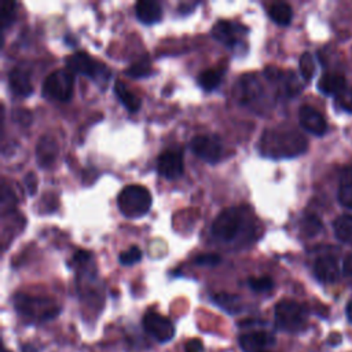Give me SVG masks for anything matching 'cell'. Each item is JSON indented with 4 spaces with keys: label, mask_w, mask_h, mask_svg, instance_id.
Here are the masks:
<instances>
[{
    "label": "cell",
    "mask_w": 352,
    "mask_h": 352,
    "mask_svg": "<svg viewBox=\"0 0 352 352\" xmlns=\"http://www.w3.org/2000/svg\"><path fill=\"white\" fill-rule=\"evenodd\" d=\"M263 156L270 159H292L303 154L307 148V139L296 130L273 128L263 133L259 144Z\"/></svg>",
    "instance_id": "obj_1"
},
{
    "label": "cell",
    "mask_w": 352,
    "mask_h": 352,
    "mask_svg": "<svg viewBox=\"0 0 352 352\" xmlns=\"http://www.w3.org/2000/svg\"><path fill=\"white\" fill-rule=\"evenodd\" d=\"M13 303L18 314L32 321H51L57 318L61 312V307L57 304V301L49 297H38L25 293H18L14 296Z\"/></svg>",
    "instance_id": "obj_2"
},
{
    "label": "cell",
    "mask_w": 352,
    "mask_h": 352,
    "mask_svg": "<svg viewBox=\"0 0 352 352\" xmlns=\"http://www.w3.org/2000/svg\"><path fill=\"white\" fill-rule=\"evenodd\" d=\"M153 198L150 191L139 185H131L124 187L117 197L119 211L128 219L142 217L152 208Z\"/></svg>",
    "instance_id": "obj_3"
},
{
    "label": "cell",
    "mask_w": 352,
    "mask_h": 352,
    "mask_svg": "<svg viewBox=\"0 0 352 352\" xmlns=\"http://www.w3.org/2000/svg\"><path fill=\"white\" fill-rule=\"evenodd\" d=\"M275 326L288 333H299L307 325L308 312L304 306L293 300H282L275 306Z\"/></svg>",
    "instance_id": "obj_4"
},
{
    "label": "cell",
    "mask_w": 352,
    "mask_h": 352,
    "mask_svg": "<svg viewBox=\"0 0 352 352\" xmlns=\"http://www.w3.org/2000/svg\"><path fill=\"white\" fill-rule=\"evenodd\" d=\"M75 77L68 69H58L47 76L43 83V94L51 99L68 102L73 95Z\"/></svg>",
    "instance_id": "obj_5"
},
{
    "label": "cell",
    "mask_w": 352,
    "mask_h": 352,
    "mask_svg": "<svg viewBox=\"0 0 352 352\" xmlns=\"http://www.w3.org/2000/svg\"><path fill=\"white\" fill-rule=\"evenodd\" d=\"M241 228V215L236 208L221 211L212 223V236L220 241H232L239 236Z\"/></svg>",
    "instance_id": "obj_6"
},
{
    "label": "cell",
    "mask_w": 352,
    "mask_h": 352,
    "mask_svg": "<svg viewBox=\"0 0 352 352\" xmlns=\"http://www.w3.org/2000/svg\"><path fill=\"white\" fill-rule=\"evenodd\" d=\"M191 152L201 160L209 164H216L221 159L223 146L215 135H198L190 142Z\"/></svg>",
    "instance_id": "obj_7"
},
{
    "label": "cell",
    "mask_w": 352,
    "mask_h": 352,
    "mask_svg": "<svg viewBox=\"0 0 352 352\" xmlns=\"http://www.w3.org/2000/svg\"><path fill=\"white\" fill-rule=\"evenodd\" d=\"M144 329L159 342H168L175 336V326L167 316L149 311L144 316Z\"/></svg>",
    "instance_id": "obj_8"
},
{
    "label": "cell",
    "mask_w": 352,
    "mask_h": 352,
    "mask_svg": "<svg viewBox=\"0 0 352 352\" xmlns=\"http://www.w3.org/2000/svg\"><path fill=\"white\" fill-rule=\"evenodd\" d=\"M66 69L73 72V73H77V75H83V76H87V77H91V79H100L103 77L102 72H107L106 68L96 62L95 59H92L87 53L84 51H77L72 55H69L66 58Z\"/></svg>",
    "instance_id": "obj_9"
},
{
    "label": "cell",
    "mask_w": 352,
    "mask_h": 352,
    "mask_svg": "<svg viewBox=\"0 0 352 352\" xmlns=\"http://www.w3.org/2000/svg\"><path fill=\"white\" fill-rule=\"evenodd\" d=\"M299 120L300 126L310 134L322 137L327 131V123L325 117L312 106L304 105L299 110Z\"/></svg>",
    "instance_id": "obj_10"
},
{
    "label": "cell",
    "mask_w": 352,
    "mask_h": 352,
    "mask_svg": "<svg viewBox=\"0 0 352 352\" xmlns=\"http://www.w3.org/2000/svg\"><path fill=\"white\" fill-rule=\"evenodd\" d=\"M239 341L244 352H267L277 344V338L271 333L262 330L243 334Z\"/></svg>",
    "instance_id": "obj_11"
},
{
    "label": "cell",
    "mask_w": 352,
    "mask_h": 352,
    "mask_svg": "<svg viewBox=\"0 0 352 352\" xmlns=\"http://www.w3.org/2000/svg\"><path fill=\"white\" fill-rule=\"evenodd\" d=\"M157 172L167 179H176L183 174V154L179 150H167L157 160Z\"/></svg>",
    "instance_id": "obj_12"
},
{
    "label": "cell",
    "mask_w": 352,
    "mask_h": 352,
    "mask_svg": "<svg viewBox=\"0 0 352 352\" xmlns=\"http://www.w3.org/2000/svg\"><path fill=\"white\" fill-rule=\"evenodd\" d=\"M243 32V27L227 23V21H217L212 28V36L221 43L223 46L232 49L239 44V33Z\"/></svg>",
    "instance_id": "obj_13"
},
{
    "label": "cell",
    "mask_w": 352,
    "mask_h": 352,
    "mask_svg": "<svg viewBox=\"0 0 352 352\" xmlns=\"http://www.w3.org/2000/svg\"><path fill=\"white\" fill-rule=\"evenodd\" d=\"M58 144L51 135H44L39 139L36 145V161L39 167L49 168L50 165H53L58 157Z\"/></svg>",
    "instance_id": "obj_14"
},
{
    "label": "cell",
    "mask_w": 352,
    "mask_h": 352,
    "mask_svg": "<svg viewBox=\"0 0 352 352\" xmlns=\"http://www.w3.org/2000/svg\"><path fill=\"white\" fill-rule=\"evenodd\" d=\"M315 278L322 284H333L338 280L340 270L337 260L333 256H321L314 265Z\"/></svg>",
    "instance_id": "obj_15"
},
{
    "label": "cell",
    "mask_w": 352,
    "mask_h": 352,
    "mask_svg": "<svg viewBox=\"0 0 352 352\" xmlns=\"http://www.w3.org/2000/svg\"><path fill=\"white\" fill-rule=\"evenodd\" d=\"M135 14L142 24L152 25L161 21L163 9L154 0H139L135 5Z\"/></svg>",
    "instance_id": "obj_16"
},
{
    "label": "cell",
    "mask_w": 352,
    "mask_h": 352,
    "mask_svg": "<svg viewBox=\"0 0 352 352\" xmlns=\"http://www.w3.org/2000/svg\"><path fill=\"white\" fill-rule=\"evenodd\" d=\"M9 85L12 92L18 96H29L33 92L31 77L21 68H16L9 73Z\"/></svg>",
    "instance_id": "obj_17"
},
{
    "label": "cell",
    "mask_w": 352,
    "mask_h": 352,
    "mask_svg": "<svg viewBox=\"0 0 352 352\" xmlns=\"http://www.w3.org/2000/svg\"><path fill=\"white\" fill-rule=\"evenodd\" d=\"M347 88V81L341 75L325 73L318 81V90L326 95L338 96Z\"/></svg>",
    "instance_id": "obj_18"
},
{
    "label": "cell",
    "mask_w": 352,
    "mask_h": 352,
    "mask_svg": "<svg viewBox=\"0 0 352 352\" xmlns=\"http://www.w3.org/2000/svg\"><path fill=\"white\" fill-rule=\"evenodd\" d=\"M212 301L230 315H237L243 311V300L237 295L216 293L212 296Z\"/></svg>",
    "instance_id": "obj_19"
},
{
    "label": "cell",
    "mask_w": 352,
    "mask_h": 352,
    "mask_svg": "<svg viewBox=\"0 0 352 352\" xmlns=\"http://www.w3.org/2000/svg\"><path fill=\"white\" fill-rule=\"evenodd\" d=\"M114 94L119 98V100L122 102V105L128 110V111H138L141 107V99L131 92L127 85L122 81V80H117L114 83Z\"/></svg>",
    "instance_id": "obj_20"
},
{
    "label": "cell",
    "mask_w": 352,
    "mask_h": 352,
    "mask_svg": "<svg viewBox=\"0 0 352 352\" xmlns=\"http://www.w3.org/2000/svg\"><path fill=\"white\" fill-rule=\"evenodd\" d=\"M338 201L342 206L352 209V168H344L341 172Z\"/></svg>",
    "instance_id": "obj_21"
},
{
    "label": "cell",
    "mask_w": 352,
    "mask_h": 352,
    "mask_svg": "<svg viewBox=\"0 0 352 352\" xmlns=\"http://www.w3.org/2000/svg\"><path fill=\"white\" fill-rule=\"evenodd\" d=\"M334 234L341 243H352V215H341L333 223Z\"/></svg>",
    "instance_id": "obj_22"
},
{
    "label": "cell",
    "mask_w": 352,
    "mask_h": 352,
    "mask_svg": "<svg viewBox=\"0 0 352 352\" xmlns=\"http://www.w3.org/2000/svg\"><path fill=\"white\" fill-rule=\"evenodd\" d=\"M269 16L275 24L286 27L293 18V12L288 3H274L269 10Z\"/></svg>",
    "instance_id": "obj_23"
},
{
    "label": "cell",
    "mask_w": 352,
    "mask_h": 352,
    "mask_svg": "<svg viewBox=\"0 0 352 352\" xmlns=\"http://www.w3.org/2000/svg\"><path fill=\"white\" fill-rule=\"evenodd\" d=\"M197 81H198V84L202 90L213 91L221 83V73L217 72V70L208 69V70H204L198 75Z\"/></svg>",
    "instance_id": "obj_24"
},
{
    "label": "cell",
    "mask_w": 352,
    "mask_h": 352,
    "mask_svg": "<svg viewBox=\"0 0 352 352\" xmlns=\"http://www.w3.org/2000/svg\"><path fill=\"white\" fill-rule=\"evenodd\" d=\"M299 66H300L301 77H303L306 81H311L312 77H314V75H315V72H316V66H315L314 57H312L310 53H304V54L300 57Z\"/></svg>",
    "instance_id": "obj_25"
},
{
    "label": "cell",
    "mask_w": 352,
    "mask_h": 352,
    "mask_svg": "<svg viewBox=\"0 0 352 352\" xmlns=\"http://www.w3.org/2000/svg\"><path fill=\"white\" fill-rule=\"evenodd\" d=\"M322 230V221L315 215H307L301 219V231L307 237H314Z\"/></svg>",
    "instance_id": "obj_26"
},
{
    "label": "cell",
    "mask_w": 352,
    "mask_h": 352,
    "mask_svg": "<svg viewBox=\"0 0 352 352\" xmlns=\"http://www.w3.org/2000/svg\"><path fill=\"white\" fill-rule=\"evenodd\" d=\"M16 3L14 2H9V0H5L2 2V12H0V23H2V28L6 29L8 27H10L16 18Z\"/></svg>",
    "instance_id": "obj_27"
},
{
    "label": "cell",
    "mask_w": 352,
    "mask_h": 352,
    "mask_svg": "<svg viewBox=\"0 0 352 352\" xmlns=\"http://www.w3.org/2000/svg\"><path fill=\"white\" fill-rule=\"evenodd\" d=\"M248 286L254 292L266 293L274 288V281L270 277H254L248 280Z\"/></svg>",
    "instance_id": "obj_28"
},
{
    "label": "cell",
    "mask_w": 352,
    "mask_h": 352,
    "mask_svg": "<svg viewBox=\"0 0 352 352\" xmlns=\"http://www.w3.org/2000/svg\"><path fill=\"white\" fill-rule=\"evenodd\" d=\"M142 260V251L138 247H131L119 256V262L123 266H133Z\"/></svg>",
    "instance_id": "obj_29"
},
{
    "label": "cell",
    "mask_w": 352,
    "mask_h": 352,
    "mask_svg": "<svg viewBox=\"0 0 352 352\" xmlns=\"http://www.w3.org/2000/svg\"><path fill=\"white\" fill-rule=\"evenodd\" d=\"M153 73V70L150 69V66L148 64H134L133 66H130L127 70H126V75L134 77V79H141V77H148Z\"/></svg>",
    "instance_id": "obj_30"
},
{
    "label": "cell",
    "mask_w": 352,
    "mask_h": 352,
    "mask_svg": "<svg viewBox=\"0 0 352 352\" xmlns=\"http://www.w3.org/2000/svg\"><path fill=\"white\" fill-rule=\"evenodd\" d=\"M221 262V258L217 255H200L194 259V265L195 266H201V267H215Z\"/></svg>",
    "instance_id": "obj_31"
},
{
    "label": "cell",
    "mask_w": 352,
    "mask_h": 352,
    "mask_svg": "<svg viewBox=\"0 0 352 352\" xmlns=\"http://www.w3.org/2000/svg\"><path fill=\"white\" fill-rule=\"evenodd\" d=\"M337 105L342 110L352 113V88H345V91L337 96Z\"/></svg>",
    "instance_id": "obj_32"
},
{
    "label": "cell",
    "mask_w": 352,
    "mask_h": 352,
    "mask_svg": "<svg viewBox=\"0 0 352 352\" xmlns=\"http://www.w3.org/2000/svg\"><path fill=\"white\" fill-rule=\"evenodd\" d=\"M25 187H27V191L29 195H35L36 191H38V178L35 174L29 172L27 176H25Z\"/></svg>",
    "instance_id": "obj_33"
},
{
    "label": "cell",
    "mask_w": 352,
    "mask_h": 352,
    "mask_svg": "<svg viewBox=\"0 0 352 352\" xmlns=\"http://www.w3.org/2000/svg\"><path fill=\"white\" fill-rule=\"evenodd\" d=\"M185 352H205L204 344L198 338H191L185 345Z\"/></svg>",
    "instance_id": "obj_34"
},
{
    "label": "cell",
    "mask_w": 352,
    "mask_h": 352,
    "mask_svg": "<svg viewBox=\"0 0 352 352\" xmlns=\"http://www.w3.org/2000/svg\"><path fill=\"white\" fill-rule=\"evenodd\" d=\"M342 273H344L347 277H352V254L348 255V256L344 259V263H342Z\"/></svg>",
    "instance_id": "obj_35"
},
{
    "label": "cell",
    "mask_w": 352,
    "mask_h": 352,
    "mask_svg": "<svg viewBox=\"0 0 352 352\" xmlns=\"http://www.w3.org/2000/svg\"><path fill=\"white\" fill-rule=\"evenodd\" d=\"M345 312H347V318H348V321L352 323V301H349V303L347 304Z\"/></svg>",
    "instance_id": "obj_36"
},
{
    "label": "cell",
    "mask_w": 352,
    "mask_h": 352,
    "mask_svg": "<svg viewBox=\"0 0 352 352\" xmlns=\"http://www.w3.org/2000/svg\"><path fill=\"white\" fill-rule=\"evenodd\" d=\"M23 352H39L35 347H31V345H25L24 347V349H23Z\"/></svg>",
    "instance_id": "obj_37"
},
{
    "label": "cell",
    "mask_w": 352,
    "mask_h": 352,
    "mask_svg": "<svg viewBox=\"0 0 352 352\" xmlns=\"http://www.w3.org/2000/svg\"><path fill=\"white\" fill-rule=\"evenodd\" d=\"M2 352H10V351H9V349H8V348H5V347H3V349H2Z\"/></svg>",
    "instance_id": "obj_38"
},
{
    "label": "cell",
    "mask_w": 352,
    "mask_h": 352,
    "mask_svg": "<svg viewBox=\"0 0 352 352\" xmlns=\"http://www.w3.org/2000/svg\"><path fill=\"white\" fill-rule=\"evenodd\" d=\"M267 352H271V351H267Z\"/></svg>",
    "instance_id": "obj_39"
}]
</instances>
